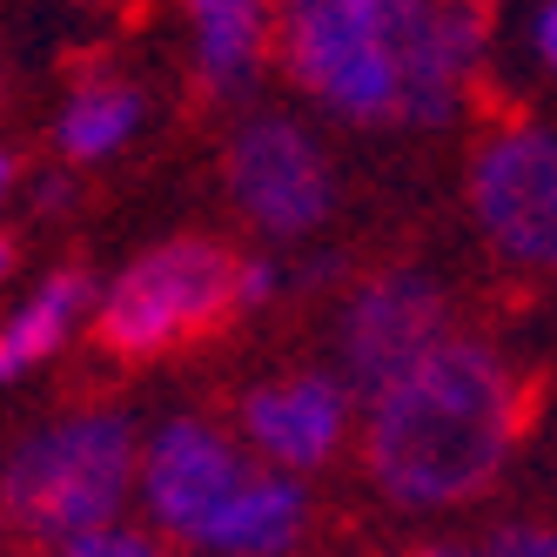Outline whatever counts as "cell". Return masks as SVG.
I'll list each match as a JSON object with an SVG mask.
<instances>
[{
  "label": "cell",
  "instance_id": "obj_3",
  "mask_svg": "<svg viewBox=\"0 0 557 557\" xmlns=\"http://www.w3.org/2000/svg\"><path fill=\"white\" fill-rule=\"evenodd\" d=\"M135 476V430L128 417L95 410V417H67L8 457L0 476V510L21 544L67 550L82 537L114 531V510L128 497Z\"/></svg>",
  "mask_w": 557,
  "mask_h": 557
},
{
  "label": "cell",
  "instance_id": "obj_15",
  "mask_svg": "<svg viewBox=\"0 0 557 557\" xmlns=\"http://www.w3.org/2000/svg\"><path fill=\"white\" fill-rule=\"evenodd\" d=\"M61 557H162L141 531H101V537H82V544H67Z\"/></svg>",
  "mask_w": 557,
  "mask_h": 557
},
{
  "label": "cell",
  "instance_id": "obj_9",
  "mask_svg": "<svg viewBox=\"0 0 557 557\" xmlns=\"http://www.w3.org/2000/svg\"><path fill=\"white\" fill-rule=\"evenodd\" d=\"M349 423V389L336 376H289V383H262L243 404L249 444L269 450L275 463L309 470L336 450V436Z\"/></svg>",
  "mask_w": 557,
  "mask_h": 557
},
{
  "label": "cell",
  "instance_id": "obj_11",
  "mask_svg": "<svg viewBox=\"0 0 557 557\" xmlns=\"http://www.w3.org/2000/svg\"><path fill=\"white\" fill-rule=\"evenodd\" d=\"M195 34H202V74L215 95H235L256 74L262 34H269V0H188Z\"/></svg>",
  "mask_w": 557,
  "mask_h": 557
},
{
  "label": "cell",
  "instance_id": "obj_7",
  "mask_svg": "<svg viewBox=\"0 0 557 557\" xmlns=\"http://www.w3.org/2000/svg\"><path fill=\"white\" fill-rule=\"evenodd\" d=\"M450 336V302L444 289L417 269L376 275L370 289H356L349 315H343V370L356 396H376L383 383H396L410 363Z\"/></svg>",
  "mask_w": 557,
  "mask_h": 557
},
{
  "label": "cell",
  "instance_id": "obj_20",
  "mask_svg": "<svg viewBox=\"0 0 557 557\" xmlns=\"http://www.w3.org/2000/svg\"><path fill=\"white\" fill-rule=\"evenodd\" d=\"M0 182H8V162H0Z\"/></svg>",
  "mask_w": 557,
  "mask_h": 557
},
{
  "label": "cell",
  "instance_id": "obj_10",
  "mask_svg": "<svg viewBox=\"0 0 557 557\" xmlns=\"http://www.w3.org/2000/svg\"><path fill=\"white\" fill-rule=\"evenodd\" d=\"M302 517H309V497H302L296 476L256 470V484L235 497V510L222 517V531L209 544L215 550H235V557H283L302 537Z\"/></svg>",
  "mask_w": 557,
  "mask_h": 557
},
{
  "label": "cell",
  "instance_id": "obj_4",
  "mask_svg": "<svg viewBox=\"0 0 557 557\" xmlns=\"http://www.w3.org/2000/svg\"><path fill=\"white\" fill-rule=\"evenodd\" d=\"M228 315H243V256L209 235H175L148 249L95 315V343L122 363L209 343Z\"/></svg>",
  "mask_w": 557,
  "mask_h": 557
},
{
  "label": "cell",
  "instance_id": "obj_13",
  "mask_svg": "<svg viewBox=\"0 0 557 557\" xmlns=\"http://www.w3.org/2000/svg\"><path fill=\"white\" fill-rule=\"evenodd\" d=\"M135 114H141V101L128 88H88V95H74V108L61 114V148L74 154V162H95V154L128 141Z\"/></svg>",
  "mask_w": 557,
  "mask_h": 557
},
{
  "label": "cell",
  "instance_id": "obj_1",
  "mask_svg": "<svg viewBox=\"0 0 557 557\" xmlns=\"http://www.w3.org/2000/svg\"><path fill=\"white\" fill-rule=\"evenodd\" d=\"M484 34V0H275L283 67L349 122L444 128Z\"/></svg>",
  "mask_w": 557,
  "mask_h": 557
},
{
  "label": "cell",
  "instance_id": "obj_14",
  "mask_svg": "<svg viewBox=\"0 0 557 557\" xmlns=\"http://www.w3.org/2000/svg\"><path fill=\"white\" fill-rule=\"evenodd\" d=\"M491 557H557V524H504Z\"/></svg>",
  "mask_w": 557,
  "mask_h": 557
},
{
  "label": "cell",
  "instance_id": "obj_18",
  "mask_svg": "<svg viewBox=\"0 0 557 557\" xmlns=\"http://www.w3.org/2000/svg\"><path fill=\"white\" fill-rule=\"evenodd\" d=\"M417 557H470V550H436V544H430V550H417Z\"/></svg>",
  "mask_w": 557,
  "mask_h": 557
},
{
  "label": "cell",
  "instance_id": "obj_6",
  "mask_svg": "<svg viewBox=\"0 0 557 557\" xmlns=\"http://www.w3.org/2000/svg\"><path fill=\"white\" fill-rule=\"evenodd\" d=\"M256 470L262 463H249V450H235V436H222L215 423H169L141 463V497L169 537L209 544L235 497L256 484Z\"/></svg>",
  "mask_w": 557,
  "mask_h": 557
},
{
  "label": "cell",
  "instance_id": "obj_12",
  "mask_svg": "<svg viewBox=\"0 0 557 557\" xmlns=\"http://www.w3.org/2000/svg\"><path fill=\"white\" fill-rule=\"evenodd\" d=\"M82 302H88V275L82 269H61L27 309H14L8 323H0V383L21 376L27 363H41V356H54L67 343V323H74V309H82Z\"/></svg>",
  "mask_w": 557,
  "mask_h": 557
},
{
  "label": "cell",
  "instance_id": "obj_16",
  "mask_svg": "<svg viewBox=\"0 0 557 557\" xmlns=\"http://www.w3.org/2000/svg\"><path fill=\"white\" fill-rule=\"evenodd\" d=\"M269 289H275V275H269V262H243V309L269 302Z\"/></svg>",
  "mask_w": 557,
  "mask_h": 557
},
{
  "label": "cell",
  "instance_id": "obj_17",
  "mask_svg": "<svg viewBox=\"0 0 557 557\" xmlns=\"http://www.w3.org/2000/svg\"><path fill=\"white\" fill-rule=\"evenodd\" d=\"M537 48H544V61L557 67V0L544 8V21H537Z\"/></svg>",
  "mask_w": 557,
  "mask_h": 557
},
{
  "label": "cell",
  "instance_id": "obj_8",
  "mask_svg": "<svg viewBox=\"0 0 557 557\" xmlns=\"http://www.w3.org/2000/svg\"><path fill=\"white\" fill-rule=\"evenodd\" d=\"M228 195L243 202L249 222L275 228V235H302L330 215V162L296 122L262 114L228 141Z\"/></svg>",
  "mask_w": 557,
  "mask_h": 557
},
{
  "label": "cell",
  "instance_id": "obj_19",
  "mask_svg": "<svg viewBox=\"0 0 557 557\" xmlns=\"http://www.w3.org/2000/svg\"><path fill=\"white\" fill-rule=\"evenodd\" d=\"M0 269H8V243H0Z\"/></svg>",
  "mask_w": 557,
  "mask_h": 557
},
{
  "label": "cell",
  "instance_id": "obj_5",
  "mask_svg": "<svg viewBox=\"0 0 557 557\" xmlns=\"http://www.w3.org/2000/svg\"><path fill=\"white\" fill-rule=\"evenodd\" d=\"M470 209L510 262L557 275V128H504L476 148Z\"/></svg>",
  "mask_w": 557,
  "mask_h": 557
},
{
  "label": "cell",
  "instance_id": "obj_2",
  "mask_svg": "<svg viewBox=\"0 0 557 557\" xmlns=\"http://www.w3.org/2000/svg\"><path fill=\"white\" fill-rule=\"evenodd\" d=\"M517 444V383L476 336H444L370 396L363 463L396 504H470Z\"/></svg>",
  "mask_w": 557,
  "mask_h": 557
}]
</instances>
